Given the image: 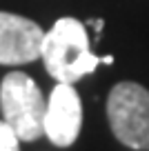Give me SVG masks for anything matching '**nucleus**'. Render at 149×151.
Listing matches in <instances>:
<instances>
[{
	"mask_svg": "<svg viewBox=\"0 0 149 151\" xmlns=\"http://www.w3.org/2000/svg\"><path fill=\"white\" fill-rule=\"evenodd\" d=\"M40 58L51 78L69 85L78 82L100 65V58L89 49L87 27L76 18L56 20V24L45 33Z\"/></svg>",
	"mask_w": 149,
	"mask_h": 151,
	"instance_id": "f257e3e1",
	"label": "nucleus"
},
{
	"mask_svg": "<svg viewBox=\"0 0 149 151\" xmlns=\"http://www.w3.org/2000/svg\"><path fill=\"white\" fill-rule=\"evenodd\" d=\"M0 109L5 122L25 142H33L45 133L47 100L36 82L22 71H11L0 82Z\"/></svg>",
	"mask_w": 149,
	"mask_h": 151,
	"instance_id": "f03ea898",
	"label": "nucleus"
},
{
	"mask_svg": "<svg viewBox=\"0 0 149 151\" xmlns=\"http://www.w3.org/2000/svg\"><path fill=\"white\" fill-rule=\"evenodd\" d=\"M107 120L118 142L149 151V91L138 82H118L107 98Z\"/></svg>",
	"mask_w": 149,
	"mask_h": 151,
	"instance_id": "7ed1b4c3",
	"label": "nucleus"
},
{
	"mask_svg": "<svg viewBox=\"0 0 149 151\" xmlns=\"http://www.w3.org/2000/svg\"><path fill=\"white\" fill-rule=\"evenodd\" d=\"M45 31L38 22L0 11V65H27L42 56Z\"/></svg>",
	"mask_w": 149,
	"mask_h": 151,
	"instance_id": "20e7f679",
	"label": "nucleus"
},
{
	"mask_svg": "<svg viewBox=\"0 0 149 151\" xmlns=\"http://www.w3.org/2000/svg\"><path fill=\"white\" fill-rule=\"evenodd\" d=\"M82 127L80 96L69 82H58L49 93L45 113V136L56 147H71Z\"/></svg>",
	"mask_w": 149,
	"mask_h": 151,
	"instance_id": "39448f33",
	"label": "nucleus"
},
{
	"mask_svg": "<svg viewBox=\"0 0 149 151\" xmlns=\"http://www.w3.org/2000/svg\"><path fill=\"white\" fill-rule=\"evenodd\" d=\"M18 142L20 138L16 136V131L5 120H0V151H20Z\"/></svg>",
	"mask_w": 149,
	"mask_h": 151,
	"instance_id": "423d86ee",
	"label": "nucleus"
},
{
	"mask_svg": "<svg viewBox=\"0 0 149 151\" xmlns=\"http://www.w3.org/2000/svg\"><path fill=\"white\" fill-rule=\"evenodd\" d=\"M87 24H91V27L96 29V33H98V36H100V33H103V24H105L103 20H89Z\"/></svg>",
	"mask_w": 149,
	"mask_h": 151,
	"instance_id": "0eeeda50",
	"label": "nucleus"
},
{
	"mask_svg": "<svg viewBox=\"0 0 149 151\" xmlns=\"http://www.w3.org/2000/svg\"><path fill=\"white\" fill-rule=\"evenodd\" d=\"M100 62H103V65H114V56H105V58H100Z\"/></svg>",
	"mask_w": 149,
	"mask_h": 151,
	"instance_id": "6e6552de",
	"label": "nucleus"
}]
</instances>
